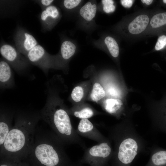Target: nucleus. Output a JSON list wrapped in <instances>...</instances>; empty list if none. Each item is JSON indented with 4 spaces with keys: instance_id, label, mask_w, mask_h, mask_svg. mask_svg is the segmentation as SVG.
Segmentation results:
<instances>
[{
    "instance_id": "1",
    "label": "nucleus",
    "mask_w": 166,
    "mask_h": 166,
    "mask_svg": "<svg viewBox=\"0 0 166 166\" xmlns=\"http://www.w3.org/2000/svg\"><path fill=\"white\" fill-rule=\"evenodd\" d=\"M15 121L2 146V157L16 159L27 156L34 143L36 126L41 119L40 112L29 110L15 112Z\"/></svg>"
},
{
    "instance_id": "2",
    "label": "nucleus",
    "mask_w": 166,
    "mask_h": 166,
    "mask_svg": "<svg viewBox=\"0 0 166 166\" xmlns=\"http://www.w3.org/2000/svg\"><path fill=\"white\" fill-rule=\"evenodd\" d=\"M109 130V138L113 144L111 166H131L137 155L144 150L145 141L131 124H118Z\"/></svg>"
},
{
    "instance_id": "3",
    "label": "nucleus",
    "mask_w": 166,
    "mask_h": 166,
    "mask_svg": "<svg viewBox=\"0 0 166 166\" xmlns=\"http://www.w3.org/2000/svg\"><path fill=\"white\" fill-rule=\"evenodd\" d=\"M65 144L52 131L36 129L34 143L28 156L43 166H72Z\"/></svg>"
},
{
    "instance_id": "4",
    "label": "nucleus",
    "mask_w": 166,
    "mask_h": 166,
    "mask_svg": "<svg viewBox=\"0 0 166 166\" xmlns=\"http://www.w3.org/2000/svg\"><path fill=\"white\" fill-rule=\"evenodd\" d=\"M46 87V103L40 112L41 119L49 124L65 145L77 144L85 150V144L72 125L66 109L56 103L50 88L47 85Z\"/></svg>"
},
{
    "instance_id": "5",
    "label": "nucleus",
    "mask_w": 166,
    "mask_h": 166,
    "mask_svg": "<svg viewBox=\"0 0 166 166\" xmlns=\"http://www.w3.org/2000/svg\"><path fill=\"white\" fill-rule=\"evenodd\" d=\"M112 145L109 138L106 141L86 148L79 164H86L90 166H107L113 154Z\"/></svg>"
},
{
    "instance_id": "6",
    "label": "nucleus",
    "mask_w": 166,
    "mask_h": 166,
    "mask_svg": "<svg viewBox=\"0 0 166 166\" xmlns=\"http://www.w3.org/2000/svg\"><path fill=\"white\" fill-rule=\"evenodd\" d=\"M0 53L6 61L18 73H23L28 66L29 62L28 60L10 45L4 44L2 45Z\"/></svg>"
},
{
    "instance_id": "7",
    "label": "nucleus",
    "mask_w": 166,
    "mask_h": 166,
    "mask_svg": "<svg viewBox=\"0 0 166 166\" xmlns=\"http://www.w3.org/2000/svg\"><path fill=\"white\" fill-rule=\"evenodd\" d=\"M26 56L30 62L39 67L47 75L52 66V58L41 45L38 44L35 46Z\"/></svg>"
},
{
    "instance_id": "8",
    "label": "nucleus",
    "mask_w": 166,
    "mask_h": 166,
    "mask_svg": "<svg viewBox=\"0 0 166 166\" xmlns=\"http://www.w3.org/2000/svg\"><path fill=\"white\" fill-rule=\"evenodd\" d=\"M76 131L79 135L99 143L106 141L109 139L102 134L88 119H81Z\"/></svg>"
},
{
    "instance_id": "9",
    "label": "nucleus",
    "mask_w": 166,
    "mask_h": 166,
    "mask_svg": "<svg viewBox=\"0 0 166 166\" xmlns=\"http://www.w3.org/2000/svg\"><path fill=\"white\" fill-rule=\"evenodd\" d=\"M15 112L7 108H1L0 114V148L3 145L6 138L12 128V121Z\"/></svg>"
},
{
    "instance_id": "10",
    "label": "nucleus",
    "mask_w": 166,
    "mask_h": 166,
    "mask_svg": "<svg viewBox=\"0 0 166 166\" xmlns=\"http://www.w3.org/2000/svg\"><path fill=\"white\" fill-rule=\"evenodd\" d=\"M15 41L18 51L25 56L30 50L38 45L34 37L24 31L19 30L17 32Z\"/></svg>"
},
{
    "instance_id": "11",
    "label": "nucleus",
    "mask_w": 166,
    "mask_h": 166,
    "mask_svg": "<svg viewBox=\"0 0 166 166\" xmlns=\"http://www.w3.org/2000/svg\"><path fill=\"white\" fill-rule=\"evenodd\" d=\"M0 85L2 89L12 88L14 85V77L10 64L5 60L0 62Z\"/></svg>"
},
{
    "instance_id": "12",
    "label": "nucleus",
    "mask_w": 166,
    "mask_h": 166,
    "mask_svg": "<svg viewBox=\"0 0 166 166\" xmlns=\"http://www.w3.org/2000/svg\"><path fill=\"white\" fill-rule=\"evenodd\" d=\"M150 150V159L145 166H166V149L154 146Z\"/></svg>"
},
{
    "instance_id": "13",
    "label": "nucleus",
    "mask_w": 166,
    "mask_h": 166,
    "mask_svg": "<svg viewBox=\"0 0 166 166\" xmlns=\"http://www.w3.org/2000/svg\"><path fill=\"white\" fill-rule=\"evenodd\" d=\"M149 18L148 15L142 14L136 17L129 24L128 30L131 34L137 35L142 33L148 26Z\"/></svg>"
},
{
    "instance_id": "14",
    "label": "nucleus",
    "mask_w": 166,
    "mask_h": 166,
    "mask_svg": "<svg viewBox=\"0 0 166 166\" xmlns=\"http://www.w3.org/2000/svg\"><path fill=\"white\" fill-rule=\"evenodd\" d=\"M59 13L57 8L54 6H48L42 12L41 20L43 23L47 27L49 26L53 21L57 19Z\"/></svg>"
},
{
    "instance_id": "15",
    "label": "nucleus",
    "mask_w": 166,
    "mask_h": 166,
    "mask_svg": "<svg viewBox=\"0 0 166 166\" xmlns=\"http://www.w3.org/2000/svg\"><path fill=\"white\" fill-rule=\"evenodd\" d=\"M96 12V5L89 2L81 7L79 13L84 19L86 21H90L95 17Z\"/></svg>"
},
{
    "instance_id": "16",
    "label": "nucleus",
    "mask_w": 166,
    "mask_h": 166,
    "mask_svg": "<svg viewBox=\"0 0 166 166\" xmlns=\"http://www.w3.org/2000/svg\"><path fill=\"white\" fill-rule=\"evenodd\" d=\"M76 49L75 44L69 41H65L62 44L61 47V55L64 60H68L74 54Z\"/></svg>"
},
{
    "instance_id": "17",
    "label": "nucleus",
    "mask_w": 166,
    "mask_h": 166,
    "mask_svg": "<svg viewBox=\"0 0 166 166\" xmlns=\"http://www.w3.org/2000/svg\"><path fill=\"white\" fill-rule=\"evenodd\" d=\"M122 105L121 101L119 99H109L105 101L104 108L109 113L114 114L120 110Z\"/></svg>"
},
{
    "instance_id": "18",
    "label": "nucleus",
    "mask_w": 166,
    "mask_h": 166,
    "mask_svg": "<svg viewBox=\"0 0 166 166\" xmlns=\"http://www.w3.org/2000/svg\"><path fill=\"white\" fill-rule=\"evenodd\" d=\"M104 42L111 55L114 57H117L119 54V47L115 39L108 36L105 38Z\"/></svg>"
},
{
    "instance_id": "19",
    "label": "nucleus",
    "mask_w": 166,
    "mask_h": 166,
    "mask_svg": "<svg viewBox=\"0 0 166 166\" xmlns=\"http://www.w3.org/2000/svg\"><path fill=\"white\" fill-rule=\"evenodd\" d=\"M105 95V92L103 88L99 83H95L90 95L92 100L97 102Z\"/></svg>"
},
{
    "instance_id": "20",
    "label": "nucleus",
    "mask_w": 166,
    "mask_h": 166,
    "mask_svg": "<svg viewBox=\"0 0 166 166\" xmlns=\"http://www.w3.org/2000/svg\"><path fill=\"white\" fill-rule=\"evenodd\" d=\"M150 24L153 28H157L166 25V12L158 13L151 18Z\"/></svg>"
},
{
    "instance_id": "21",
    "label": "nucleus",
    "mask_w": 166,
    "mask_h": 166,
    "mask_svg": "<svg viewBox=\"0 0 166 166\" xmlns=\"http://www.w3.org/2000/svg\"><path fill=\"white\" fill-rule=\"evenodd\" d=\"M160 113L158 121L154 128L166 133V104L162 108Z\"/></svg>"
},
{
    "instance_id": "22",
    "label": "nucleus",
    "mask_w": 166,
    "mask_h": 166,
    "mask_svg": "<svg viewBox=\"0 0 166 166\" xmlns=\"http://www.w3.org/2000/svg\"><path fill=\"white\" fill-rule=\"evenodd\" d=\"M94 112L91 108L86 107L79 110L75 111L73 115L76 117L82 119H88L92 117L94 115Z\"/></svg>"
},
{
    "instance_id": "23",
    "label": "nucleus",
    "mask_w": 166,
    "mask_h": 166,
    "mask_svg": "<svg viewBox=\"0 0 166 166\" xmlns=\"http://www.w3.org/2000/svg\"><path fill=\"white\" fill-rule=\"evenodd\" d=\"M83 95L84 90L80 86H77L73 89L71 97L74 101L79 102L82 98Z\"/></svg>"
},
{
    "instance_id": "24",
    "label": "nucleus",
    "mask_w": 166,
    "mask_h": 166,
    "mask_svg": "<svg viewBox=\"0 0 166 166\" xmlns=\"http://www.w3.org/2000/svg\"><path fill=\"white\" fill-rule=\"evenodd\" d=\"M103 5V10L107 13H109L114 12L115 9L114 5V2L112 0H103L101 1Z\"/></svg>"
},
{
    "instance_id": "25",
    "label": "nucleus",
    "mask_w": 166,
    "mask_h": 166,
    "mask_svg": "<svg viewBox=\"0 0 166 166\" xmlns=\"http://www.w3.org/2000/svg\"><path fill=\"white\" fill-rule=\"evenodd\" d=\"M166 45V36L162 35L159 37L156 44L155 49L158 51L163 49Z\"/></svg>"
},
{
    "instance_id": "26",
    "label": "nucleus",
    "mask_w": 166,
    "mask_h": 166,
    "mask_svg": "<svg viewBox=\"0 0 166 166\" xmlns=\"http://www.w3.org/2000/svg\"><path fill=\"white\" fill-rule=\"evenodd\" d=\"M81 1V0H65L63 2V5L66 8L71 9L78 6Z\"/></svg>"
},
{
    "instance_id": "27",
    "label": "nucleus",
    "mask_w": 166,
    "mask_h": 166,
    "mask_svg": "<svg viewBox=\"0 0 166 166\" xmlns=\"http://www.w3.org/2000/svg\"><path fill=\"white\" fill-rule=\"evenodd\" d=\"M107 91L110 95L113 96L117 97L120 95L119 90L113 85H110L108 87Z\"/></svg>"
},
{
    "instance_id": "28",
    "label": "nucleus",
    "mask_w": 166,
    "mask_h": 166,
    "mask_svg": "<svg viewBox=\"0 0 166 166\" xmlns=\"http://www.w3.org/2000/svg\"><path fill=\"white\" fill-rule=\"evenodd\" d=\"M134 1L132 0H121L120 1L121 5L125 8H130L133 4Z\"/></svg>"
},
{
    "instance_id": "29",
    "label": "nucleus",
    "mask_w": 166,
    "mask_h": 166,
    "mask_svg": "<svg viewBox=\"0 0 166 166\" xmlns=\"http://www.w3.org/2000/svg\"><path fill=\"white\" fill-rule=\"evenodd\" d=\"M53 0H42L41 2L42 4L44 6H49L53 2Z\"/></svg>"
},
{
    "instance_id": "30",
    "label": "nucleus",
    "mask_w": 166,
    "mask_h": 166,
    "mask_svg": "<svg viewBox=\"0 0 166 166\" xmlns=\"http://www.w3.org/2000/svg\"><path fill=\"white\" fill-rule=\"evenodd\" d=\"M152 0H142L141 2L146 5H149L151 4L153 2Z\"/></svg>"
},
{
    "instance_id": "31",
    "label": "nucleus",
    "mask_w": 166,
    "mask_h": 166,
    "mask_svg": "<svg viewBox=\"0 0 166 166\" xmlns=\"http://www.w3.org/2000/svg\"><path fill=\"white\" fill-rule=\"evenodd\" d=\"M72 166H82L80 165V164H73L72 165Z\"/></svg>"
},
{
    "instance_id": "32",
    "label": "nucleus",
    "mask_w": 166,
    "mask_h": 166,
    "mask_svg": "<svg viewBox=\"0 0 166 166\" xmlns=\"http://www.w3.org/2000/svg\"><path fill=\"white\" fill-rule=\"evenodd\" d=\"M0 166H9L8 164H1L0 165Z\"/></svg>"
},
{
    "instance_id": "33",
    "label": "nucleus",
    "mask_w": 166,
    "mask_h": 166,
    "mask_svg": "<svg viewBox=\"0 0 166 166\" xmlns=\"http://www.w3.org/2000/svg\"><path fill=\"white\" fill-rule=\"evenodd\" d=\"M163 2L164 3L166 4V0H163Z\"/></svg>"
}]
</instances>
